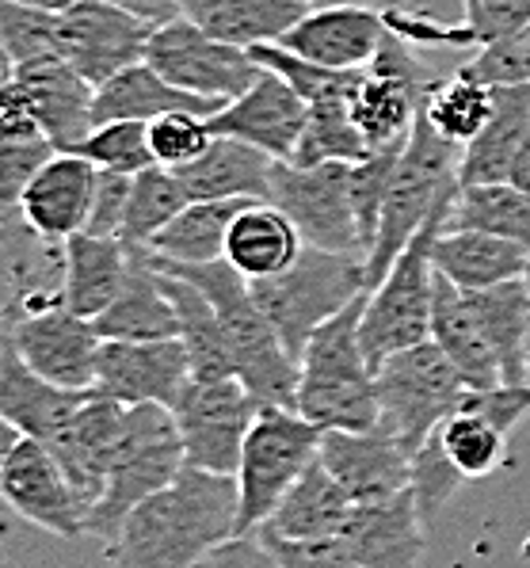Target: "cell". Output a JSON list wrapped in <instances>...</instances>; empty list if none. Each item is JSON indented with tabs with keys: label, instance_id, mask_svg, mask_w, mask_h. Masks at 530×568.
<instances>
[{
	"label": "cell",
	"instance_id": "cell-55",
	"mask_svg": "<svg viewBox=\"0 0 530 568\" xmlns=\"http://www.w3.org/2000/svg\"><path fill=\"white\" fill-rule=\"evenodd\" d=\"M108 4L126 8L130 16H137V20L153 23V28H164V23H172L180 16L176 0H108Z\"/></svg>",
	"mask_w": 530,
	"mask_h": 568
},
{
	"label": "cell",
	"instance_id": "cell-35",
	"mask_svg": "<svg viewBox=\"0 0 530 568\" xmlns=\"http://www.w3.org/2000/svg\"><path fill=\"white\" fill-rule=\"evenodd\" d=\"M161 278H164V291H169L172 305H176V313H180V344L187 347L191 374H195L198 382L237 378L230 332H225L214 302L206 298L195 283L172 275V271H161Z\"/></svg>",
	"mask_w": 530,
	"mask_h": 568
},
{
	"label": "cell",
	"instance_id": "cell-46",
	"mask_svg": "<svg viewBox=\"0 0 530 568\" xmlns=\"http://www.w3.org/2000/svg\"><path fill=\"white\" fill-rule=\"evenodd\" d=\"M58 28H62V12H42V8L4 0V8H0V39H4L8 69L58 58Z\"/></svg>",
	"mask_w": 530,
	"mask_h": 568
},
{
	"label": "cell",
	"instance_id": "cell-33",
	"mask_svg": "<svg viewBox=\"0 0 530 568\" xmlns=\"http://www.w3.org/2000/svg\"><path fill=\"white\" fill-rule=\"evenodd\" d=\"M436 271L458 283L462 291H489L508 278H523L530 264V248L516 241L492 237V233H473V230H447L436 237L431 248Z\"/></svg>",
	"mask_w": 530,
	"mask_h": 568
},
{
	"label": "cell",
	"instance_id": "cell-12",
	"mask_svg": "<svg viewBox=\"0 0 530 568\" xmlns=\"http://www.w3.org/2000/svg\"><path fill=\"white\" fill-rule=\"evenodd\" d=\"M145 61L161 77H169L176 89L214 100L222 108L230 100H237V95H245L264 73V65L252 58V50L214 39L203 28H195L187 16H176L172 23L153 31Z\"/></svg>",
	"mask_w": 530,
	"mask_h": 568
},
{
	"label": "cell",
	"instance_id": "cell-8",
	"mask_svg": "<svg viewBox=\"0 0 530 568\" xmlns=\"http://www.w3.org/2000/svg\"><path fill=\"white\" fill-rule=\"evenodd\" d=\"M375 386L378 427H386L408 454L420 450L469 397V382L436 339L389 355L375 371Z\"/></svg>",
	"mask_w": 530,
	"mask_h": 568
},
{
	"label": "cell",
	"instance_id": "cell-41",
	"mask_svg": "<svg viewBox=\"0 0 530 568\" xmlns=\"http://www.w3.org/2000/svg\"><path fill=\"white\" fill-rule=\"evenodd\" d=\"M191 206V195L184 187V180L172 169H161V164H150L134 176V187H130V206H126V222H123V241L126 244H153L156 233L180 214V210Z\"/></svg>",
	"mask_w": 530,
	"mask_h": 568
},
{
	"label": "cell",
	"instance_id": "cell-57",
	"mask_svg": "<svg viewBox=\"0 0 530 568\" xmlns=\"http://www.w3.org/2000/svg\"><path fill=\"white\" fill-rule=\"evenodd\" d=\"M508 183H516L519 191H527V195H530V130L523 138V150H519L516 164H511V180Z\"/></svg>",
	"mask_w": 530,
	"mask_h": 568
},
{
	"label": "cell",
	"instance_id": "cell-11",
	"mask_svg": "<svg viewBox=\"0 0 530 568\" xmlns=\"http://www.w3.org/2000/svg\"><path fill=\"white\" fill-rule=\"evenodd\" d=\"M184 458L195 469L237 477L245 439L259 416V400L241 378L198 382L191 378L180 400L172 405Z\"/></svg>",
	"mask_w": 530,
	"mask_h": 568
},
{
	"label": "cell",
	"instance_id": "cell-25",
	"mask_svg": "<svg viewBox=\"0 0 530 568\" xmlns=\"http://www.w3.org/2000/svg\"><path fill=\"white\" fill-rule=\"evenodd\" d=\"M431 339L442 347L458 374L469 382V389H500L503 371L492 352L485 325L477 317V305L458 283H450L442 271H436V310H431Z\"/></svg>",
	"mask_w": 530,
	"mask_h": 568
},
{
	"label": "cell",
	"instance_id": "cell-17",
	"mask_svg": "<svg viewBox=\"0 0 530 568\" xmlns=\"http://www.w3.org/2000/svg\"><path fill=\"white\" fill-rule=\"evenodd\" d=\"M4 84L20 95L23 108L31 111V119L47 130V138L58 145V153H73L92 134L95 84L84 81L62 58H42L8 69Z\"/></svg>",
	"mask_w": 530,
	"mask_h": 568
},
{
	"label": "cell",
	"instance_id": "cell-51",
	"mask_svg": "<svg viewBox=\"0 0 530 568\" xmlns=\"http://www.w3.org/2000/svg\"><path fill=\"white\" fill-rule=\"evenodd\" d=\"M466 31L473 47H489L516 34L530 20V0H462Z\"/></svg>",
	"mask_w": 530,
	"mask_h": 568
},
{
	"label": "cell",
	"instance_id": "cell-10",
	"mask_svg": "<svg viewBox=\"0 0 530 568\" xmlns=\"http://www.w3.org/2000/svg\"><path fill=\"white\" fill-rule=\"evenodd\" d=\"M267 203L279 206L313 248L367 256L351 203V164L328 161L302 169L294 161H275Z\"/></svg>",
	"mask_w": 530,
	"mask_h": 568
},
{
	"label": "cell",
	"instance_id": "cell-27",
	"mask_svg": "<svg viewBox=\"0 0 530 568\" xmlns=\"http://www.w3.org/2000/svg\"><path fill=\"white\" fill-rule=\"evenodd\" d=\"M351 511H355V500L347 496V488L333 477V469L317 458L306 474H302L298 485L286 493L279 511H275L256 535L283 538V541H340Z\"/></svg>",
	"mask_w": 530,
	"mask_h": 568
},
{
	"label": "cell",
	"instance_id": "cell-1",
	"mask_svg": "<svg viewBox=\"0 0 530 568\" xmlns=\"http://www.w3.org/2000/svg\"><path fill=\"white\" fill-rule=\"evenodd\" d=\"M241 523L237 477L184 466L169 488L137 504L111 541L115 568H195Z\"/></svg>",
	"mask_w": 530,
	"mask_h": 568
},
{
	"label": "cell",
	"instance_id": "cell-38",
	"mask_svg": "<svg viewBox=\"0 0 530 568\" xmlns=\"http://www.w3.org/2000/svg\"><path fill=\"white\" fill-rule=\"evenodd\" d=\"M54 153L58 145L47 138V130L31 119L20 95L4 84V95H0V187H4L8 206H20L28 183L39 176V169Z\"/></svg>",
	"mask_w": 530,
	"mask_h": 568
},
{
	"label": "cell",
	"instance_id": "cell-15",
	"mask_svg": "<svg viewBox=\"0 0 530 568\" xmlns=\"http://www.w3.org/2000/svg\"><path fill=\"white\" fill-rule=\"evenodd\" d=\"M153 31V23L130 16L126 8L108 4V0H81L77 8L62 12L58 58L100 89L123 69L145 61Z\"/></svg>",
	"mask_w": 530,
	"mask_h": 568
},
{
	"label": "cell",
	"instance_id": "cell-16",
	"mask_svg": "<svg viewBox=\"0 0 530 568\" xmlns=\"http://www.w3.org/2000/svg\"><path fill=\"white\" fill-rule=\"evenodd\" d=\"M191 378L195 374H191L187 347L180 339H103L95 389L126 408H172Z\"/></svg>",
	"mask_w": 530,
	"mask_h": 568
},
{
	"label": "cell",
	"instance_id": "cell-56",
	"mask_svg": "<svg viewBox=\"0 0 530 568\" xmlns=\"http://www.w3.org/2000/svg\"><path fill=\"white\" fill-rule=\"evenodd\" d=\"M309 8H375V12H397V8H405L408 0H306Z\"/></svg>",
	"mask_w": 530,
	"mask_h": 568
},
{
	"label": "cell",
	"instance_id": "cell-19",
	"mask_svg": "<svg viewBox=\"0 0 530 568\" xmlns=\"http://www.w3.org/2000/svg\"><path fill=\"white\" fill-rule=\"evenodd\" d=\"M320 462L347 488L355 504L394 500L412 488V454L386 427L370 432H325Z\"/></svg>",
	"mask_w": 530,
	"mask_h": 568
},
{
	"label": "cell",
	"instance_id": "cell-59",
	"mask_svg": "<svg viewBox=\"0 0 530 568\" xmlns=\"http://www.w3.org/2000/svg\"><path fill=\"white\" fill-rule=\"evenodd\" d=\"M523 278H527V294H530V264H527V271H523Z\"/></svg>",
	"mask_w": 530,
	"mask_h": 568
},
{
	"label": "cell",
	"instance_id": "cell-54",
	"mask_svg": "<svg viewBox=\"0 0 530 568\" xmlns=\"http://www.w3.org/2000/svg\"><path fill=\"white\" fill-rule=\"evenodd\" d=\"M195 568H279V561L259 535H233L230 541L214 546Z\"/></svg>",
	"mask_w": 530,
	"mask_h": 568
},
{
	"label": "cell",
	"instance_id": "cell-13",
	"mask_svg": "<svg viewBox=\"0 0 530 568\" xmlns=\"http://www.w3.org/2000/svg\"><path fill=\"white\" fill-rule=\"evenodd\" d=\"M8 427V424H4ZM0 493L34 527L50 530L58 538H81L89 535V508H84L81 493L54 458L47 443L20 435L8 427V450L4 469H0Z\"/></svg>",
	"mask_w": 530,
	"mask_h": 568
},
{
	"label": "cell",
	"instance_id": "cell-5",
	"mask_svg": "<svg viewBox=\"0 0 530 568\" xmlns=\"http://www.w3.org/2000/svg\"><path fill=\"white\" fill-rule=\"evenodd\" d=\"M458 164H462L458 145L447 142V138L428 122V115L420 111L401 156H397L389 199H386V210H381L378 241L367 256L370 291L389 275V267H394L397 256L408 248V241L428 225V217L436 214V206L442 199L455 195V191L462 187Z\"/></svg>",
	"mask_w": 530,
	"mask_h": 568
},
{
	"label": "cell",
	"instance_id": "cell-22",
	"mask_svg": "<svg viewBox=\"0 0 530 568\" xmlns=\"http://www.w3.org/2000/svg\"><path fill=\"white\" fill-rule=\"evenodd\" d=\"M389 34L386 12L375 8H313L279 39V47L328 69H367Z\"/></svg>",
	"mask_w": 530,
	"mask_h": 568
},
{
	"label": "cell",
	"instance_id": "cell-14",
	"mask_svg": "<svg viewBox=\"0 0 530 568\" xmlns=\"http://www.w3.org/2000/svg\"><path fill=\"white\" fill-rule=\"evenodd\" d=\"M8 339L39 378L62 389H95L103 336L95 332V321L73 313L62 298L28 305V313L16 321Z\"/></svg>",
	"mask_w": 530,
	"mask_h": 568
},
{
	"label": "cell",
	"instance_id": "cell-32",
	"mask_svg": "<svg viewBox=\"0 0 530 568\" xmlns=\"http://www.w3.org/2000/svg\"><path fill=\"white\" fill-rule=\"evenodd\" d=\"M180 16L230 47H264L279 42L313 8L306 0H176Z\"/></svg>",
	"mask_w": 530,
	"mask_h": 568
},
{
	"label": "cell",
	"instance_id": "cell-43",
	"mask_svg": "<svg viewBox=\"0 0 530 568\" xmlns=\"http://www.w3.org/2000/svg\"><path fill=\"white\" fill-rule=\"evenodd\" d=\"M420 111L428 115V122L447 138V142L469 145L492 119V89L489 84L469 81L462 73H455L450 81L431 84V92Z\"/></svg>",
	"mask_w": 530,
	"mask_h": 568
},
{
	"label": "cell",
	"instance_id": "cell-34",
	"mask_svg": "<svg viewBox=\"0 0 530 568\" xmlns=\"http://www.w3.org/2000/svg\"><path fill=\"white\" fill-rule=\"evenodd\" d=\"M302 248H306V241H302L298 225H294L275 203L252 199L237 214V222H233L230 244H225V260L245 278H267V275H275V271L291 267Z\"/></svg>",
	"mask_w": 530,
	"mask_h": 568
},
{
	"label": "cell",
	"instance_id": "cell-18",
	"mask_svg": "<svg viewBox=\"0 0 530 568\" xmlns=\"http://www.w3.org/2000/svg\"><path fill=\"white\" fill-rule=\"evenodd\" d=\"M309 119V103L302 100L283 77H275L272 69L259 73V81L252 84L245 95L230 100L218 115L211 119L214 134L241 138V142L256 145L275 161H294L302 142V130Z\"/></svg>",
	"mask_w": 530,
	"mask_h": 568
},
{
	"label": "cell",
	"instance_id": "cell-39",
	"mask_svg": "<svg viewBox=\"0 0 530 568\" xmlns=\"http://www.w3.org/2000/svg\"><path fill=\"white\" fill-rule=\"evenodd\" d=\"M447 230H473L530 248V195L516 183H473L462 187L447 214Z\"/></svg>",
	"mask_w": 530,
	"mask_h": 568
},
{
	"label": "cell",
	"instance_id": "cell-36",
	"mask_svg": "<svg viewBox=\"0 0 530 568\" xmlns=\"http://www.w3.org/2000/svg\"><path fill=\"white\" fill-rule=\"evenodd\" d=\"M492 352L500 359L503 386H530V294L527 278H508L489 291H469Z\"/></svg>",
	"mask_w": 530,
	"mask_h": 568
},
{
	"label": "cell",
	"instance_id": "cell-40",
	"mask_svg": "<svg viewBox=\"0 0 530 568\" xmlns=\"http://www.w3.org/2000/svg\"><path fill=\"white\" fill-rule=\"evenodd\" d=\"M351 95H328V100L309 103V119H306V130H302L294 164H302V169H309V164H328V161L359 164L375 153L367 145V138H363L359 122L351 115Z\"/></svg>",
	"mask_w": 530,
	"mask_h": 568
},
{
	"label": "cell",
	"instance_id": "cell-49",
	"mask_svg": "<svg viewBox=\"0 0 530 568\" xmlns=\"http://www.w3.org/2000/svg\"><path fill=\"white\" fill-rule=\"evenodd\" d=\"M462 480H466L462 469L447 458L439 435H431V439L412 454V496H416V508H420L424 523H431L447 508V500L462 488Z\"/></svg>",
	"mask_w": 530,
	"mask_h": 568
},
{
	"label": "cell",
	"instance_id": "cell-2",
	"mask_svg": "<svg viewBox=\"0 0 530 568\" xmlns=\"http://www.w3.org/2000/svg\"><path fill=\"white\" fill-rule=\"evenodd\" d=\"M145 260L161 271L195 283L206 298L218 310L225 332L233 344V363H237V378L252 389L259 405H283L298 408V359L286 352L283 336L275 332L272 321L264 317L252 283L241 275L230 260H214V264H176V260H161L145 248Z\"/></svg>",
	"mask_w": 530,
	"mask_h": 568
},
{
	"label": "cell",
	"instance_id": "cell-28",
	"mask_svg": "<svg viewBox=\"0 0 530 568\" xmlns=\"http://www.w3.org/2000/svg\"><path fill=\"white\" fill-rule=\"evenodd\" d=\"M130 248L134 260H130L126 286L95 317V332L103 339H180V313L164 291L161 271L145 260L142 244H130Z\"/></svg>",
	"mask_w": 530,
	"mask_h": 568
},
{
	"label": "cell",
	"instance_id": "cell-50",
	"mask_svg": "<svg viewBox=\"0 0 530 568\" xmlns=\"http://www.w3.org/2000/svg\"><path fill=\"white\" fill-rule=\"evenodd\" d=\"M477 84H530V20L516 34L489 47H477V54L458 69Z\"/></svg>",
	"mask_w": 530,
	"mask_h": 568
},
{
	"label": "cell",
	"instance_id": "cell-21",
	"mask_svg": "<svg viewBox=\"0 0 530 568\" xmlns=\"http://www.w3.org/2000/svg\"><path fill=\"white\" fill-rule=\"evenodd\" d=\"M126 427V405L111 400L108 393L92 389L84 397V405L77 408V416L69 419V427L50 443L54 458L62 462V469L73 480V488L81 493L84 508H95V500L103 496L108 485V469L115 462V450L123 443Z\"/></svg>",
	"mask_w": 530,
	"mask_h": 568
},
{
	"label": "cell",
	"instance_id": "cell-3",
	"mask_svg": "<svg viewBox=\"0 0 530 568\" xmlns=\"http://www.w3.org/2000/svg\"><path fill=\"white\" fill-rule=\"evenodd\" d=\"M363 294L340 317L313 332L298 359V413L320 432H370L378 427V386L375 366L363 352Z\"/></svg>",
	"mask_w": 530,
	"mask_h": 568
},
{
	"label": "cell",
	"instance_id": "cell-30",
	"mask_svg": "<svg viewBox=\"0 0 530 568\" xmlns=\"http://www.w3.org/2000/svg\"><path fill=\"white\" fill-rule=\"evenodd\" d=\"M172 111H187V115L214 119L222 111V103L176 89L169 77L156 73L150 61H137V65L123 69L119 77H111L108 84L95 89L92 119H95V126H100V122H115V119L153 122L161 115H172Z\"/></svg>",
	"mask_w": 530,
	"mask_h": 568
},
{
	"label": "cell",
	"instance_id": "cell-31",
	"mask_svg": "<svg viewBox=\"0 0 530 568\" xmlns=\"http://www.w3.org/2000/svg\"><path fill=\"white\" fill-rule=\"evenodd\" d=\"M530 130V84H492V119L481 134L462 150L458 180L473 183H508L523 138Z\"/></svg>",
	"mask_w": 530,
	"mask_h": 568
},
{
	"label": "cell",
	"instance_id": "cell-29",
	"mask_svg": "<svg viewBox=\"0 0 530 568\" xmlns=\"http://www.w3.org/2000/svg\"><path fill=\"white\" fill-rule=\"evenodd\" d=\"M275 156L241 138L214 134L211 150L187 169H176L184 180L191 203H211V199H267L272 195Z\"/></svg>",
	"mask_w": 530,
	"mask_h": 568
},
{
	"label": "cell",
	"instance_id": "cell-7",
	"mask_svg": "<svg viewBox=\"0 0 530 568\" xmlns=\"http://www.w3.org/2000/svg\"><path fill=\"white\" fill-rule=\"evenodd\" d=\"M187 466L184 439L172 408L164 405H134L126 408L123 443L115 450V462L108 469L103 496L89 511V535L115 541L123 523L137 504H145L161 488H169Z\"/></svg>",
	"mask_w": 530,
	"mask_h": 568
},
{
	"label": "cell",
	"instance_id": "cell-44",
	"mask_svg": "<svg viewBox=\"0 0 530 568\" xmlns=\"http://www.w3.org/2000/svg\"><path fill=\"white\" fill-rule=\"evenodd\" d=\"M252 58L264 69H272L275 77H283L294 92L306 103L328 100V95H351L363 81V69H328L317 61L294 54V50L279 47V42H264V47H252Z\"/></svg>",
	"mask_w": 530,
	"mask_h": 568
},
{
	"label": "cell",
	"instance_id": "cell-37",
	"mask_svg": "<svg viewBox=\"0 0 530 568\" xmlns=\"http://www.w3.org/2000/svg\"><path fill=\"white\" fill-rule=\"evenodd\" d=\"M252 199H211V203H191L180 210L169 225L153 237L145 248L161 260H176V264H214L225 260V244L237 214Z\"/></svg>",
	"mask_w": 530,
	"mask_h": 568
},
{
	"label": "cell",
	"instance_id": "cell-42",
	"mask_svg": "<svg viewBox=\"0 0 530 568\" xmlns=\"http://www.w3.org/2000/svg\"><path fill=\"white\" fill-rule=\"evenodd\" d=\"M436 435H439L442 450H447V458L462 469L466 480L497 474L503 450H508V427H500L492 416L477 413L473 405L458 408Z\"/></svg>",
	"mask_w": 530,
	"mask_h": 568
},
{
	"label": "cell",
	"instance_id": "cell-24",
	"mask_svg": "<svg viewBox=\"0 0 530 568\" xmlns=\"http://www.w3.org/2000/svg\"><path fill=\"white\" fill-rule=\"evenodd\" d=\"M92 389H62L54 382L39 378L12 339H4V359H0V416L20 435L39 443H54L77 416Z\"/></svg>",
	"mask_w": 530,
	"mask_h": 568
},
{
	"label": "cell",
	"instance_id": "cell-53",
	"mask_svg": "<svg viewBox=\"0 0 530 568\" xmlns=\"http://www.w3.org/2000/svg\"><path fill=\"white\" fill-rule=\"evenodd\" d=\"M264 541L275 554L279 568H359V561L344 549V541H283V538H264Z\"/></svg>",
	"mask_w": 530,
	"mask_h": 568
},
{
	"label": "cell",
	"instance_id": "cell-20",
	"mask_svg": "<svg viewBox=\"0 0 530 568\" xmlns=\"http://www.w3.org/2000/svg\"><path fill=\"white\" fill-rule=\"evenodd\" d=\"M100 169L81 153H54L20 195L23 225L47 244H65L89 230Z\"/></svg>",
	"mask_w": 530,
	"mask_h": 568
},
{
	"label": "cell",
	"instance_id": "cell-26",
	"mask_svg": "<svg viewBox=\"0 0 530 568\" xmlns=\"http://www.w3.org/2000/svg\"><path fill=\"white\" fill-rule=\"evenodd\" d=\"M134 248L123 237L77 233L62 244V298L69 310L95 321L126 286Z\"/></svg>",
	"mask_w": 530,
	"mask_h": 568
},
{
	"label": "cell",
	"instance_id": "cell-52",
	"mask_svg": "<svg viewBox=\"0 0 530 568\" xmlns=\"http://www.w3.org/2000/svg\"><path fill=\"white\" fill-rule=\"evenodd\" d=\"M130 187H134V176H130V172H103L100 169V183H95V199H92V214H89V230L84 233H92V237H123Z\"/></svg>",
	"mask_w": 530,
	"mask_h": 568
},
{
	"label": "cell",
	"instance_id": "cell-4",
	"mask_svg": "<svg viewBox=\"0 0 530 568\" xmlns=\"http://www.w3.org/2000/svg\"><path fill=\"white\" fill-rule=\"evenodd\" d=\"M264 317L283 336L286 352L302 359L313 332L340 317L347 305L370 294L367 256H347V252L306 248L298 252L291 267L275 271L267 278H248Z\"/></svg>",
	"mask_w": 530,
	"mask_h": 568
},
{
	"label": "cell",
	"instance_id": "cell-47",
	"mask_svg": "<svg viewBox=\"0 0 530 568\" xmlns=\"http://www.w3.org/2000/svg\"><path fill=\"white\" fill-rule=\"evenodd\" d=\"M397 156H401V150H381V153H370L367 161L351 164V203H355V217H359V237H363V252H367V256L378 241L381 210H386V199H389Z\"/></svg>",
	"mask_w": 530,
	"mask_h": 568
},
{
	"label": "cell",
	"instance_id": "cell-6",
	"mask_svg": "<svg viewBox=\"0 0 530 568\" xmlns=\"http://www.w3.org/2000/svg\"><path fill=\"white\" fill-rule=\"evenodd\" d=\"M458 191L442 199L436 214L428 217V225L408 241V248L389 267V275L370 291L359 336L363 352H367L375 371L389 355L431 339V310H436V260H431V248H436V237L447 225V214L455 206Z\"/></svg>",
	"mask_w": 530,
	"mask_h": 568
},
{
	"label": "cell",
	"instance_id": "cell-9",
	"mask_svg": "<svg viewBox=\"0 0 530 568\" xmlns=\"http://www.w3.org/2000/svg\"><path fill=\"white\" fill-rule=\"evenodd\" d=\"M320 427L283 405H259L245 454H241L237 488H241V535H256L286 500L302 474L320 458Z\"/></svg>",
	"mask_w": 530,
	"mask_h": 568
},
{
	"label": "cell",
	"instance_id": "cell-45",
	"mask_svg": "<svg viewBox=\"0 0 530 568\" xmlns=\"http://www.w3.org/2000/svg\"><path fill=\"white\" fill-rule=\"evenodd\" d=\"M73 153H81L84 161H92L103 172H130V176H137V172L153 164L150 122H134V119L100 122Z\"/></svg>",
	"mask_w": 530,
	"mask_h": 568
},
{
	"label": "cell",
	"instance_id": "cell-23",
	"mask_svg": "<svg viewBox=\"0 0 530 568\" xmlns=\"http://www.w3.org/2000/svg\"><path fill=\"white\" fill-rule=\"evenodd\" d=\"M424 515L416 508L412 488L394 500L355 504L344 527V549L359 561V568H416L424 557Z\"/></svg>",
	"mask_w": 530,
	"mask_h": 568
},
{
	"label": "cell",
	"instance_id": "cell-58",
	"mask_svg": "<svg viewBox=\"0 0 530 568\" xmlns=\"http://www.w3.org/2000/svg\"><path fill=\"white\" fill-rule=\"evenodd\" d=\"M16 4H31V8H42V12H69V8H77L81 0H16Z\"/></svg>",
	"mask_w": 530,
	"mask_h": 568
},
{
	"label": "cell",
	"instance_id": "cell-48",
	"mask_svg": "<svg viewBox=\"0 0 530 568\" xmlns=\"http://www.w3.org/2000/svg\"><path fill=\"white\" fill-rule=\"evenodd\" d=\"M214 142V126L203 115H187V111H172L150 122V153L153 164L161 169H187L191 161H198Z\"/></svg>",
	"mask_w": 530,
	"mask_h": 568
}]
</instances>
